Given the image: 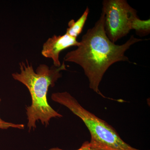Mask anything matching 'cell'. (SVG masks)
Masks as SVG:
<instances>
[{"label": "cell", "mask_w": 150, "mask_h": 150, "mask_svg": "<svg viewBox=\"0 0 150 150\" xmlns=\"http://www.w3.org/2000/svg\"><path fill=\"white\" fill-rule=\"evenodd\" d=\"M104 21V14L102 11L93 27L88 30L82 36L77 48L68 52L64 60L81 67L88 79L90 88L104 98H108L102 94L99 89L105 73L116 62L131 63L125 55V52L135 43L148 39H139L132 35L124 44L116 45L107 37Z\"/></svg>", "instance_id": "6da1fadb"}, {"label": "cell", "mask_w": 150, "mask_h": 150, "mask_svg": "<svg viewBox=\"0 0 150 150\" xmlns=\"http://www.w3.org/2000/svg\"><path fill=\"white\" fill-rule=\"evenodd\" d=\"M19 66L20 72L12 75L14 79L25 86L30 93L31 104L26 108L29 131L36 128V121H40L43 125L47 126L51 118L62 117V115L48 103L47 94L49 88L54 86L56 82L62 77L60 72L67 70L64 62L58 67L40 64L35 71L27 60L20 63Z\"/></svg>", "instance_id": "7a4b0ae2"}, {"label": "cell", "mask_w": 150, "mask_h": 150, "mask_svg": "<svg viewBox=\"0 0 150 150\" xmlns=\"http://www.w3.org/2000/svg\"><path fill=\"white\" fill-rule=\"evenodd\" d=\"M53 101L69 109L83 121L91 136L90 143L96 149L141 150L124 142L112 126L87 110L77 100L67 92L54 93L51 95Z\"/></svg>", "instance_id": "3957f363"}, {"label": "cell", "mask_w": 150, "mask_h": 150, "mask_svg": "<svg viewBox=\"0 0 150 150\" xmlns=\"http://www.w3.org/2000/svg\"><path fill=\"white\" fill-rule=\"evenodd\" d=\"M102 4L105 30L112 43L126 36L131 30L141 36L150 33V19H140L137 11L126 0H105Z\"/></svg>", "instance_id": "277c9868"}, {"label": "cell", "mask_w": 150, "mask_h": 150, "mask_svg": "<svg viewBox=\"0 0 150 150\" xmlns=\"http://www.w3.org/2000/svg\"><path fill=\"white\" fill-rule=\"evenodd\" d=\"M77 38L65 33L63 35H54L48 38L43 44L41 54L44 57L52 59L54 66L60 67L59 55L62 51L71 46H77L79 42Z\"/></svg>", "instance_id": "5b68a950"}, {"label": "cell", "mask_w": 150, "mask_h": 150, "mask_svg": "<svg viewBox=\"0 0 150 150\" xmlns=\"http://www.w3.org/2000/svg\"><path fill=\"white\" fill-rule=\"evenodd\" d=\"M89 13V8L87 7L77 21H76L74 20L70 21L68 23L69 28L67 29L66 33L70 36L77 38L78 35H79L82 31Z\"/></svg>", "instance_id": "8992f818"}, {"label": "cell", "mask_w": 150, "mask_h": 150, "mask_svg": "<svg viewBox=\"0 0 150 150\" xmlns=\"http://www.w3.org/2000/svg\"><path fill=\"white\" fill-rule=\"evenodd\" d=\"M1 102V99L0 98V103ZM25 125L23 124H15V123L7 122L3 121L2 119L0 118V129H7L9 128H16L20 129H24Z\"/></svg>", "instance_id": "52a82bcc"}, {"label": "cell", "mask_w": 150, "mask_h": 150, "mask_svg": "<svg viewBox=\"0 0 150 150\" xmlns=\"http://www.w3.org/2000/svg\"><path fill=\"white\" fill-rule=\"evenodd\" d=\"M96 149H93L91 146L90 142H84L82 146H81L79 149L76 150H94ZM49 150H64L62 149H59V148H54L50 149Z\"/></svg>", "instance_id": "ba28073f"}, {"label": "cell", "mask_w": 150, "mask_h": 150, "mask_svg": "<svg viewBox=\"0 0 150 150\" xmlns=\"http://www.w3.org/2000/svg\"><path fill=\"white\" fill-rule=\"evenodd\" d=\"M94 150H104V149H94Z\"/></svg>", "instance_id": "9c48e42d"}]
</instances>
